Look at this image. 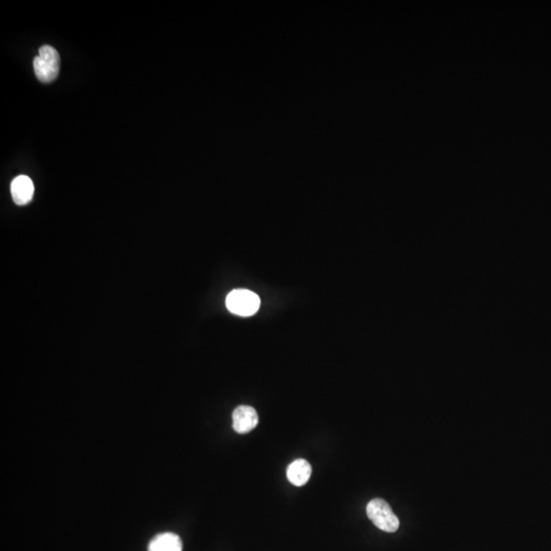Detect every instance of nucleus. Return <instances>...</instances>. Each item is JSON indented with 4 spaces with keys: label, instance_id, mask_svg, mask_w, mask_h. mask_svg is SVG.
<instances>
[{
    "label": "nucleus",
    "instance_id": "f257e3e1",
    "mask_svg": "<svg viewBox=\"0 0 551 551\" xmlns=\"http://www.w3.org/2000/svg\"><path fill=\"white\" fill-rule=\"evenodd\" d=\"M33 65L36 77L44 83L53 82L60 74V55L51 45H44L39 49V55L34 58Z\"/></svg>",
    "mask_w": 551,
    "mask_h": 551
},
{
    "label": "nucleus",
    "instance_id": "0eeeda50",
    "mask_svg": "<svg viewBox=\"0 0 551 551\" xmlns=\"http://www.w3.org/2000/svg\"><path fill=\"white\" fill-rule=\"evenodd\" d=\"M148 551H182V541L174 533H163L150 542Z\"/></svg>",
    "mask_w": 551,
    "mask_h": 551
},
{
    "label": "nucleus",
    "instance_id": "7ed1b4c3",
    "mask_svg": "<svg viewBox=\"0 0 551 551\" xmlns=\"http://www.w3.org/2000/svg\"><path fill=\"white\" fill-rule=\"evenodd\" d=\"M226 305L233 314L241 317L253 316L260 309V299L253 291L237 289L227 296Z\"/></svg>",
    "mask_w": 551,
    "mask_h": 551
},
{
    "label": "nucleus",
    "instance_id": "423d86ee",
    "mask_svg": "<svg viewBox=\"0 0 551 551\" xmlns=\"http://www.w3.org/2000/svg\"><path fill=\"white\" fill-rule=\"evenodd\" d=\"M312 476V467L309 462L303 458L294 460L287 469V478L294 486H303L309 482Z\"/></svg>",
    "mask_w": 551,
    "mask_h": 551
},
{
    "label": "nucleus",
    "instance_id": "f03ea898",
    "mask_svg": "<svg viewBox=\"0 0 551 551\" xmlns=\"http://www.w3.org/2000/svg\"><path fill=\"white\" fill-rule=\"evenodd\" d=\"M366 515L376 527L384 532L394 533L399 528V519L383 499L375 498L371 500L366 505Z\"/></svg>",
    "mask_w": 551,
    "mask_h": 551
},
{
    "label": "nucleus",
    "instance_id": "39448f33",
    "mask_svg": "<svg viewBox=\"0 0 551 551\" xmlns=\"http://www.w3.org/2000/svg\"><path fill=\"white\" fill-rule=\"evenodd\" d=\"M11 197L18 206H25L33 199L34 184L28 176H18L11 182Z\"/></svg>",
    "mask_w": 551,
    "mask_h": 551
},
{
    "label": "nucleus",
    "instance_id": "20e7f679",
    "mask_svg": "<svg viewBox=\"0 0 551 551\" xmlns=\"http://www.w3.org/2000/svg\"><path fill=\"white\" fill-rule=\"evenodd\" d=\"M233 429L237 433L245 434L253 431L258 424V415L255 409L248 406H238L233 411Z\"/></svg>",
    "mask_w": 551,
    "mask_h": 551
}]
</instances>
